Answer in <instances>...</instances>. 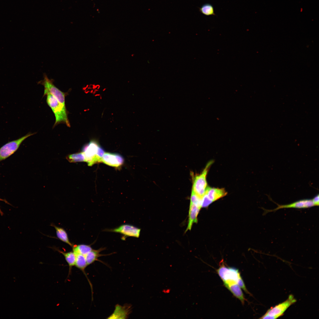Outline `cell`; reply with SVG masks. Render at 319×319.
<instances>
[{
    "label": "cell",
    "mask_w": 319,
    "mask_h": 319,
    "mask_svg": "<svg viewBox=\"0 0 319 319\" xmlns=\"http://www.w3.org/2000/svg\"><path fill=\"white\" fill-rule=\"evenodd\" d=\"M85 162L89 166H92L95 163L101 162L102 159L105 153L103 149L98 143L95 140H91L83 147Z\"/></svg>",
    "instance_id": "1"
},
{
    "label": "cell",
    "mask_w": 319,
    "mask_h": 319,
    "mask_svg": "<svg viewBox=\"0 0 319 319\" xmlns=\"http://www.w3.org/2000/svg\"><path fill=\"white\" fill-rule=\"evenodd\" d=\"M47 102L54 114L56 121L54 126L63 123L69 127L70 124L67 117L65 105L60 102L55 97L49 93H47Z\"/></svg>",
    "instance_id": "2"
},
{
    "label": "cell",
    "mask_w": 319,
    "mask_h": 319,
    "mask_svg": "<svg viewBox=\"0 0 319 319\" xmlns=\"http://www.w3.org/2000/svg\"><path fill=\"white\" fill-rule=\"evenodd\" d=\"M213 161L209 162L200 174L195 175L193 177V184L191 191L202 198L208 187L206 176Z\"/></svg>",
    "instance_id": "3"
},
{
    "label": "cell",
    "mask_w": 319,
    "mask_h": 319,
    "mask_svg": "<svg viewBox=\"0 0 319 319\" xmlns=\"http://www.w3.org/2000/svg\"><path fill=\"white\" fill-rule=\"evenodd\" d=\"M296 302L294 296L290 295L284 302L269 309L260 319H276L282 316L286 310Z\"/></svg>",
    "instance_id": "4"
},
{
    "label": "cell",
    "mask_w": 319,
    "mask_h": 319,
    "mask_svg": "<svg viewBox=\"0 0 319 319\" xmlns=\"http://www.w3.org/2000/svg\"><path fill=\"white\" fill-rule=\"evenodd\" d=\"M44 88V95L49 93L55 97L60 102L65 105V94L58 88L53 83V80L49 79L45 74L43 79L38 82Z\"/></svg>",
    "instance_id": "5"
},
{
    "label": "cell",
    "mask_w": 319,
    "mask_h": 319,
    "mask_svg": "<svg viewBox=\"0 0 319 319\" xmlns=\"http://www.w3.org/2000/svg\"><path fill=\"white\" fill-rule=\"evenodd\" d=\"M35 134L29 133L17 139L9 141L1 147L0 148V162L13 154L24 140Z\"/></svg>",
    "instance_id": "6"
},
{
    "label": "cell",
    "mask_w": 319,
    "mask_h": 319,
    "mask_svg": "<svg viewBox=\"0 0 319 319\" xmlns=\"http://www.w3.org/2000/svg\"><path fill=\"white\" fill-rule=\"evenodd\" d=\"M227 194L224 188L208 187L202 198V207H206L212 203Z\"/></svg>",
    "instance_id": "7"
},
{
    "label": "cell",
    "mask_w": 319,
    "mask_h": 319,
    "mask_svg": "<svg viewBox=\"0 0 319 319\" xmlns=\"http://www.w3.org/2000/svg\"><path fill=\"white\" fill-rule=\"evenodd\" d=\"M217 271L222 281L227 280H233L237 284L242 278L239 270L234 267H227L222 263Z\"/></svg>",
    "instance_id": "8"
},
{
    "label": "cell",
    "mask_w": 319,
    "mask_h": 319,
    "mask_svg": "<svg viewBox=\"0 0 319 319\" xmlns=\"http://www.w3.org/2000/svg\"><path fill=\"white\" fill-rule=\"evenodd\" d=\"M141 229L129 224H123L113 229L109 230L110 232L119 233L123 235V240L127 237H139Z\"/></svg>",
    "instance_id": "9"
},
{
    "label": "cell",
    "mask_w": 319,
    "mask_h": 319,
    "mask_svg": "<svg viewBox=\"0 0 319 319\" xmlns=\"http://www.w3.org/2000/svg\"><path fill=\"white\" fill-rule=\"evenodd\" d=\"M277 204V207L274 209L267 210L264 209L265 214L269 212L275 211L279 209L284 208L306 209L315 206L312 199H302L286 205Z\"/></svg>",
    "instance_id": "10"
},
{
    "label": "cell",
    "mask_w": 319,
    "mask_h": 319,
    "mask_svg": "<svg viewBox=\"0 0 319 319\" xmlns=\"http://www.w3.org/2000/svg\"><path fill=\"white\" fill-rule=\"evenodd\" d=\"M124 162L123 157L120 154L110 152H105L102 160L104 164L115 168L120 167Z\"/></svg>",
    "instance_id": "11"
},
{
    "label": "cell",
    "mask_w": 319,
    "mask_h": 319,
    "mask_svg": "<svg viewBox=\"0 0 319 319\" xmlns=\"http://www.w3.org/2000/svg\"><path fill=\"white\" fill-rule=\"evenodd\" d=\"M224 286L243 305L245 301L241 288L237 282L232 280L227 279L223 281Z\"/></svg>",
    "instance_id": "12"
},
{
    "label": "cell",
    "mask_w": 319,
    "mask_h": 319,
    "mask_svg": "<svg viewBox=\"0 0 319 319\" xmlns=\"http://www.w3.org/2000/svg\"><path fill=\"white\" fill-rule=\"evenodd\" d=\"M201 207L196 204L190 202L188 212V225L185 232L190 230L193 224L198 222L197 217Z\"/></svg>",
    "instance_id": "13"
},
{
    "label": "cell",
    "mask_w": 319,
    "mask_h": 319,
    "mask_svg": "<svg viewBox=\"0 0 319 319\" xmlns=\"http://www.w3.org/2000/svg\"><path fill=\"white\" fill-rule=\"evenodd\" d=\"M76 256V261L75 266L80 270L85 275L90 285L91 290L92 291V284L88 278L85 273V269L87 266L85 258L84 255L79 254H75Z\"/></svg>",
    "instance_id": "14"
},
{
    "label": "cell",
    "mask_w": 319,
    "mask_h": 319,
    "mask_svg": "<svg viewBox=\"0 0 319 319\" xmlns=\"http://www.w3.org/2000/svg\"><path fill=\"white\" fill-rule=\"evenodd\" d=\"M105 250L104 248H101L98 250L93 249L87 253L85 255L87 266L89 265L96 261H98V258L103 256L106 255L100 254V253Z\"/></svg>",
    "instance_id": "15"
},
{
    "label": "cell",
    "mask_w": 319,
    "mask_h": 319,
    "mask_svg": "<svg viewBox=\"0 0 319 319\" xmlns=\"http://www.w3.org/2000/svg\"><path fill=\"white\" fill-rule=\"evenodd\" d=\"M64 256L65 259L69 266V275L71 271L73 266H75L76 256L73 251L65 252L60 250H57Z\"/></svg>",
    "instance_id": "16"
},
{
    "label": "cell",
    "mask_w": 319,
    "mask_h": 319,
    "mask_svg": "<svg viewBox=\"0 0 319 319\" xmlns=\"http://www.w3.org/2000/svg\"><path fill=\"white\" fill-rule=\"evenodd\" d=\"M56 230V232L57 237L61 241L64 242L70 246L72 247V243L70 242L66 232L62 228L52 224Z\"/></svg>",
    "instance_id": "17"
},
{
    "label": "cell",
    "mask_w": 319,
    "mask_h": 319,
    "mask_svg": "<svg viewBox=\"0 0 319 319\" xmlns=\"http://www.w3.org/2000/svg\"><path fill=\"white\" fill-rule=\"evenodd\" d=\"M73 250L75 254H79L85 255L93 249L90 245L80 244L72 246Z\"/></svg>",
    "instance_id": "18"
},
{
    "label": "cell",
    "mask_w": 319,
    "mask_h": 319,
    "mask_svg": "<svg viewBox=\"0 0 319 319\" xmlns=\"http://www.w3.org/2000/svg\"><path fill=\"white\" fill-rule=\"evenodd\" d=\"M66 158L71 163L85 162L84 155L82 152L69 154L67 156Z\"/></svg>",
    "instance_id": "19"
},
{
    "label": "cell",
    "mask_w": 319,
    "mask_h": 319,
    "mask_svg": "<svg viewBox=\"0 0 319 319\" xmlns=\"http://www.w3.org/2000/svg\"><path fill=\"white\" fill-rule=\"evenodd\" d=\"M199 11L206 16L215 15L213 6L209 4H205L202 5L199 8Z\"/></svg>",
    "instance_id": "20"
},
{
    "label": "cell",
    "mask_w": 319,
    "mask_h": 319,
    "mask_svg": "<svg viewBox=\"0 0 319 319\" xmlns=\"http://www.w3.org/2000/svg\"><path fill=\"white\" fill-rule=\"evenodd\" d=\"M319 194H318L315 196L313 199L312 201L314 204L315 206H318L319 204Z\"/></svg>",
    "instance_id": "21"
},
{
    "label": "cell",
    "mask_w": 319,
    "mask_h": 319,
    "mask_svg": "<svg viewBox=\"0 0 319 319\" xmlns=\"http://www.w3.org/2000/svg\"><path fill=\"white\" fill-rule=\"evenodd\" d=\"M0 201H4V202H5L6 203H7V204H9V203L8 202L6 201L4 199H2L1 198H0ZM0 214H1V215H3V212H2V211L1 210V209L0 208Z\"/></svg>",
    "instance_id": "22"
},
{
    "label": "cell",
    "mask_w": 319,
    "mask_h": 319,
    "mask_svg": "<svg viewBox=\"0 0 319 319\" xmlns=\"http://www.w3.org/2000/svg\"><path fill=\"white\" fill-rule=\"evenodd\" d=\"M134 55V54H132L131 55V56L132 57H133Z\"/></svg>",
    "instance_id": "23"
}]
</instances>
